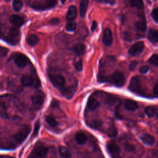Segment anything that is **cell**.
<instances>
[{
    "label": "cell",
    "instance_id": "6da1fadb",
    "mask_svg": "<svg viewBox=\"0 0 158 158\" xmlns=\"http://www.w3.org/2000/svg\"><path fill=\"white\" fill-rule=\"evenodd\" d=\"M105 82H109L116 86L122 87L125 83V78L122 73L115 72L110 75L106 77Z\"/></svg>",
    "mask_w": 158,
    "mask_h": 158
},
{
    "label": "cell",
    "instance_id": "7a4b0ae2",
    "mask_svg": "<svg viewBox=\"0 0 158 158\" xmlns=\"http://www.w3.org/2000/svg\"><path fill=\"white\" fill-rule=\"evenodd\" d=\"M56 4L57 0H41L33 2L31 6L34 9L41 10L52 8Z\"/></svg>",
    "mask_w": 158,
    "mask_h": 158
},
{
    "label": "cell",
    "instance_id": "3957f363",
    "mask_svg": "<svg viewBox=\"0 0 158 158\" xmlns=\"http://www.w3.org/2000/svg\"><path fill=\"white\" fill-rule=\"evenodd\" d=\"M30 131V128L28 125L23 126L20 130L14 136V139L17 144L22 143L27 137Z\"/></svg>",
    "mask_w": 158,
    "mask_h": 158
},
{
    "label": "cell",
    "instance_id": "277c9868",
    "mask_svg": "<svg viewBox=\"0 0 158 158\" xmlns=\"http://www.w3.org/2000/svg\"><path fill=\"white\" fill-rule=\"evenodd\" d=\"M6 41L10 44H16L20 40V31L17 27H12L6 37Z\"/></svg>",
    "mask_w": 158,
    "mask_h": 158
},
{
    "label": "cell",
    "instance_id": "5b68a950",
    "mask_svg": "<svg viewBox=\"0 0 158 158\" xmlns=\"http://www.w3.org/2000/svg\"><path fill=\"white\" fill-rule=\"evenodd\" d=\"M44 101V94L41 91H38L31 97V101L34 107L39 109L41 107Z\"/></svg>",
    "mask_w": 158,
    "mask_h": 158
},
{
    "label": "cell",
    "instance_id": "8992f818",
    "mask_svg": "<svg viewBox=\"0 0 158 158\" xmlns=\"http://www.w3.org/2000/svg\"><path fill=\"white\" fill-rule=\"evenodd\" d=\"M49 78L54 86L59 88L60 89L64 87L65 81V78L62 75L59 74H51L49 75Z\"/></svg>",
    "mask_w": 158,
    "mask_h": 158
},
{
    "label": "cell",
    "instance_id": "52a82bcc",
    "mask_svg": "<svg viewBox=\"0 0 158 158\" xmlns=\"http://www.w3.org/2000/svg\"><path fill=\"white\" fill-rule=\"evenodd\" d=\"M144 48V44L143 41H138L133 44L128 50V53L131 56H136L141 53Z\"/></svg>",
    "mask_w": 158,
    "mask_h": 158
},
{
    "label": "cell",
    "instance_id": "ba28073f",
    "mask_svg": "<svg viewBox=\"0 0 158 158\" xmlns=\"http://www.w3.org/2000/svg\"><path fill=\"white\" fill-rule=\"evenodd\" d=\"M129 89L134 93H139L141 91V81L138 76L132 77L128 86Z\"/></svg>",
    "mask_w": 158,
    "mask_h": 158
},
{
    "label": "cell",
    "instance_id": "9c48e42d",
    "mask_svg": "<svg viewBox=\"0 0 158 158\" xmlns=\"http://www.w3.org/2000/svg\"><path fill=\"white\" fill-rule=\"evenodd\" d=\"M15 64L19 67H24L28 63V58L22 53H17L14 57Z\"/></svg>",
    "mask_w": 158,
    "mask_h": 158
},
{
    "label": "cell",
    "instance_id": "30bf717a",
    "mask_svg": "<svg viewBox=\"0 0 158 158\" xmlns=\"http://www.w3.org/2000/svg\"><path fill=\"white\" fill-rule=\"evenodd\" d=\"M113 42V37L111 30L109 28H106L104 30L102 43L105 46H109L112 44Z\"/></svg>",
    "mask_w": 158,
    "mask_h": 158
},
{
    "label": "cell",
    "instance_id": "8fae6325",
    "mask_svg": "<svg viewBox=\"0 0 158 158\" xmlns=\"http://www.w3.org/2000/svg\"><path fill=\"white\" fill-rule=\"evenodd\" d=\"M48 149L44 146H39L34 150V156L36 158H44L48 154Z\"/></svg>",
    "mask_w": 158,
    "mask_h": 158
},
{
    "label": "cell",
    "instance_id": "7c38bea8",
    "mask_svg": "<svg viewBox=\"0 0 158 158\" xmlns=\"http://www.w3.org/2000/svg\"><path fill=\"white\" fill-rule=\"evenodd\" d=\"M9 22L11 24H12L15 27H19L22 26L24 23L23 19L19 15L16 14H14L10 16Z\"/></svg>",
    "mask_w": 158,
    "mask_h": 158
},
{
    "label": "cell",
    "instance_id": "4fadbf2b",
    "mask_svg": "<svg viewBox=\"0 0 158 158\" xmlns=\"http://www.w3.org/2000/svg\"><path fill=\"white\" fill-rule=\"evenodd\" d=\"M142 142L148 146H152L155 143V138L149 134H143L140 136Z\"/></svg>",
    "mask_w": 158,
    "mask_h": 158
},
{
    "label": "cell",
    "instance_id": "5bb4252c",
    "mask_svg": "<svg viewBox=\"0 0 158 158\" xmlns=\"http://www.w3.org/2000/svg\"><path fill=\"white\" fill-rule=\"evenodd\" d=\"M77 15V7L74 6H71L69 7L67 14V20L69 21L73 20Z\"/></svg>",
    "mask_w": 158,
    "mask_h": 158
},
{
    "label": "cell",
    "instance_id": "9a60e30c",
    "mask_svg": "<svg viewBox=\"0 0 158 158\" xmlns=\"http://www.w3.org/2000/svg\"><path fill=\"white\" fill-rule=\"evenodd\" d=\"M99 106V102L98 100L93 96H90L88 98L87 102V108L89 110H94Z\"/></svg>",
    "mask_w": 158,
    "mask_h": 158
},
{
    "label": "cell",
    "instance_id": "2e32d148",
    "mask_svg": "<svg viewBox=\"0 0 158 158\" xmlns=\"http://www.w3.org/2000/svg\"><path fill=\"white\" fill-rule=\"evenodd\" d=\"M62 94L65 96L67 98H71L73 94L75 93V86H70L68 88H64L63 87L62 88L60 89Z\"/></svg>",
    "mask_w": 158,
    "mask_h": 158
},
{
    "label": "cell",
    "instance_id": "e0dca14e",
    "mask_svg": "<svg viewBox=\"0 0 158 158\" xmlns=\"http://www.w3.org/2000/svg\"><path fill=\"white\" fill-rule=\"evenodd\" d=\"M124 107L128 110H135L138 108L136 102L131 99H126L124 102Z\"/></svg>",
    "mask_w": 158,
    "mask_h": 158
},
{
    "label": "cell",
    "instance_id": "ac0fdd59",
    "mask_svg": "<svg viewBox=\"0 0 158 158\" xmlns=\"http://www.w3.org/2000/svg\"><path fill=\"white\" fill-rule=\"evenodd\" d=\"M59 154L61 158H71L72 155L69 149L63 146H60L58 148Z\"/></svg>",
    "mask_w": 158,
    "mask_h": 158
},
{
    "label": "cell",
    "instance_id": "d6986e66",
    "mask_svg": "<svg viewBox=\"0 0 158 158\" xmlns=\"http://www.w3.org/2000/svg\"><path fill=\"white\" fill-rule=\"evenodd\" d=\"M107 148L108 151L113 154H118L120 152L119 146L114 142H109L107 144Z\"/></svg>",
    "mask_w": 158,
    "mask_h": 158
},
{
    "label": "cell",
    "instance_id": "ffe728a7",
    "mask_svg": "<svg viewBox=\"0 0 158 158\" xmlns=\"http://www.w3.org/2000/svg\"><path fill=\"white\" fill-rule=\"evenodd\" d=\"M148 38L151 43L154 44L157 43L158 41V33L157 30L154 29H150L148 32Z\"/></svg>",
    "mask_w": 158,
    "mask_h": 158
},
{
    "label": "cell",
    "instance_id": "44dd1931",
    "mask_svg": "<svg viewBox=\"0 0 158 158\" xmlns=\"http://www.w3.org/2000/svg\"><path fill=\"white\" fill-rule=\"evenodd\" d=\"M75 140L79 144H83L87 141V136L83 131H78L75 135Z\"/></svg>",
    "mask_w": 158,
    "mask_h": 158
},
{
    "label": "cell",
    "instance_id": "7402d4cb",
    "mask_svg": "<svg viewBox=\"0 0 158 158\" xmlns=\"http://www.w3.org/2000/svg\"><path fill=\"white\" fill-rule=\"evenodd\" d=\"M72 50L77 55H82L85 51V46L82 43H78L72 47Z\"/></svg>",
    "mask_w": 158,
    "mask_h": 158
},
{
    "label": "cell",
    "instance_id": "603a6c76",
    "mask_svg": "<svg viewBox=\"0 0 158 158\" xmlns=\"http://www.w3.org/2000/svg\"><path fill=\"white\" fill-rule=\"evenodd\" d=\"M88 4L89 0H81L80 4V14L81 17H85Z\"/></svg>",
    "mask_w": 158,
    "mask_h": 158
},
{
    "label": "cell",
    "instance_id": "cb8c5ba5",
    "mask_svg": "<svg viewBox=\"0 0 158 158\" xmlns=\"http://www.w3.org/2000/svg\"><path fill=\"white\" fill-rule=\"evenodd\" d=\"M21 83L25 86H31L34 85L33 79L28 75H23L21 78Z\"/></svg>",
    "mask_w": 158,
    "mask_h": 158
},
{
    "label": "cell",
    "instance_id": "d4e9b609",
    "mask_svg": "<svg viewBox=\"0 0 158 158\" xmlns=\"http://www.w3.org/2000/svg\"><path fill=\"white\" fill-rule=\"evenodd\" d=\"M27 43L31 46L36 45L39 42V38L35 34H31L27 38Z\"/></svg>",
    "mask_w": 158,
    "mask_h": 158
},
{
    "label": "cell",
    "instance_id": "484cf974",
    "mask_svg": "<svg viewBox=\"0 0 158 158\" xmlns=\"http://www.w3.org/2000/svg\"><path fill=\"white\" fill-rule=\"evenodd\" d=\"M146 114L149 117H152L154 116L157 113V107L154 106H149L146 107L145 109Z\"/></svg>",
    "mask_w": 158,
    "mask_h": 158
},
{
    "label": "cell",
    "instance_id": "4316f807",
    "mask_svg": "<svg viewBox=\"0 0 158 158\" xmlns=\"http://www.w3.org/2000/svg\"><path fill=\"white\" fill-rule=\"evenodd\" d=\"M46 121L48 123V124L52 127H55L58 125L57 122L56 121V118H54V117H53L52 115H48L46 117Z\"/></svg>",
    "mask_w": 158,
    "mask_h": 158
},
{
    "label": "cell",
    "instance_id": "83f0119b",
    "mask_svg": "<svg viewBox=\"0 0 158 158\" xmlns=\"http://www.w3.org/2000/svg\"><path fill=\"white\" fill-rule=\"evenodd\" d=\"M12 7L14 10L20 11L23 7V3L21 0H13Z\"/></svg>",
    "mask_w": 158,
    "mask_h": 158
},
{
    "label": "cell",
    "instance_id": "f1b7e54d",
    "mask_svg": "<svg viewBox=\"0 0 158 158\" xmlns=\"http://www.w3.org/2000/svg\"><path fill=\"white\" fill-rule=\"evenodd\" d=\"M130 4L131 7L141 9L143 7V2L142 0H130Z\"/></svg>",
    "mask_w": 158,
    "mask_h": 158
},
{
    "label": "cell",
    "instance_id": "f546056e",
    "mask_svg": "<svg viewBox=\"0 0 158 158\" xmlns=\"http://www.w3.org/2000/svg\"><path fill=\"white\" fill-rule=\"evenodd\" d=\"M135 27L136 28L137 30H138L139 31H144L146 30V23L143 20H140V21H138L136 22L135 23Z\"/></svg>",
    "mask_w": 158,
    "mask_h": 158
},
{
    "label": "cell",
    "instance_id": "4dcf8cb0",
    "mask_svg": "<svg viewBox=\"0 0 158 158\" xmlns=\"http://www.w3.org/2000/svg\"><path fill=\"white\" fill-rule=\"evenodd\" d=\"M116 100H117V98H116L114 96L110 95V94H108V95L106 97L104 101H105V102H106V104H107L112 105V104H114Z\"/></svg>",
    "mask_w": 158,
    "mask_h": 158
},
{
    "label": "cell",
    "instance_id": "1f68e13d",
    "mask_svg": "<svg viewBox=\"0 0 158 158\" xmlns=\"http://www.w3.org/2000/svg\"><path fill=\"white\" fill-rule=\"evenodd\" d=\"M77 27V24L74 22H69L65 25V29L68 31H73L75 30Z\"/></svg>",
    "mask_w": 158,
    "mask_h": 158
},
{
    "label": "cell",
    "instance_id": "d6a6232c",
    "mask_svg": "<svg viewBox=\"0 0 158 158\" xmlns=\"http://www.w3.org/2000/svg\"><path fill=\"white\" fill-rule=\"evenodd\" d=\"M148 62L156 66L158 65V56L156 54H153L148 60Z\"/></svg>",
    "mask_w": 158,
    "mask_h": 158
},
{
    "label": "cell",
    "instance_id": "836d02e7",
    "mask_svg": "<svg viewBox=\"0 0 158 158\" xmlns=\"http://www.w3.org/2000/svg\"><path fill=\"white\" fill-rule=\"evenodd\" d=\"M151 16L156 23L158 22V9L155 8L151 12Z\"/></svg>",
    "mask_w": 158,
    "mask_h": 158
},
{
    "label": "cell",
    "instance_id": "e575fe53",
    "mask_svg": "<svg viewBox=\"0 0 158 158\" xmlns=\"http://www.w3.org/2000/svg\"><path fill=\"white\" fill-rule=\"evenodd\" d=\"M90 125L93 128H98L101 126V122L98 120H94L90 123Z\"/></svg>",
    "mask_w": 158,
    "mask_h": 158
},
{
    "label": "cell",
    "instance_id": "d590c367",
    "mask_svg": "<svg viewBox=\"0 0 158 158\" xmlns=\"http://www.w3.org/2000/svg\"><path fill=\"white\" fill-rule=\"evenodd\" d=\"M74 67L79 72L81 71L82 70V68H83V64H82V62L81 60H78L76 62L74 63Z\"/></svg>",
    "mask_w": 158,
    "mask_h": 158
},
{
    "label": "cell",
    "instance_id": "8d00e7d4",
    "mask_svg": "<svg viewBox=\"0 0 158 158\" xmlns=\"http://www.w3.org/2000/svg\"><path fill=\"white\" fill-rule=\"evenodd\" d=\"M108 135L110 136H115L116 135H117V130L115 128H114V127H111L109 131H108Z\"/></svg>",
    "mask_w": 158,
    "mask_h": 158
},
{
    "label": "cell",
    "instance_id": "74e56055",
    "mask_svg": "<svg viewBox=\"0 0 158 158\" xmlns=\"http://www.w3.org/2000/svg\"><path fill=\"white\" fill-rule=\"evenodd\" d=\"M7 51H8L7 49H6V48L0 46V57L6 56V54L7 53Z\"/></svg>",
    "mask_w": 158,
    "mask_h": 158
},
{
    "label": "cell",
    "instance_id": "f35d334b",
    "mask_svg": "<svg viewBox=\"0 0 158 158\" xmlns=\"http://www.w3.org/2000/svg\"><path fill=\"white\" fill-rule=\"evenodd\" d=\"M137 65H138V62H137V61H136V60L132 61V62L130 64V65H129V69H130V70H131V71L134 70L136 69Z\"/></svg>",
    "mask_w": 158,
    "mask_h": 158
},
{
    "label": "cell",
    "instance_id": "ab89813d",
    "mask_svg": "<svg viewBox=\"0 0 158 158\" xmlns=\"http://www.w3.org/2000/svg\"><path fill=\"white\" fill-rule=\"evenodd\" d=\"M149 70V67L148 65H144L140 68L139 72H140V73L144 74V73H146Z\"/></svg>",
    "mask_w": 158,
    "mask_h": 158
},
{
    "label": "cell",
    "instance_id": "60d3db41",
    "mask_svg": "<svg viewBox=\"0 0 158 158\" xmlns=\"http://www.w3.org/2000/svg\"><path fill=\"white\" fill-rule=\"evenodd\" d=\"M125 148V149L129 152H132L135 150V147L131 144H128V143L126 144Z\"/></svg>",
    "mask_w": 158,
    "mask_h": 158
},
{
    "label": "cell",
    "instance_id": "b9f144b4",
    "mask_svg": "<svg viewBox=\"0 0 158 158\" xmlns=\"http://www.w3.org/2000/svg\"><path fill=\"white\" fill-rule=\"evenodd\" d=\"M49 22L50 24H51L52 25H57L58 23H59L60 20L58 18H53V19H51Z\"/></svg>",
    "mask_w": 158,
    "mask_h": 158
},
{
    "label": "cell",
    "instance_id": "7bdbcfd3",
    "mask_svg": "<svg viewBox=\"0 0 158 158\" xmlns=\"http://www.w3.org/2000/svg\"><path fill=\"white\" fill-rule=\"evenodd\" d=\"M40 127V124L39 122H37L36 123L35 126V130H34V132H33V135L36 136V135L38 134V131H39Z\"/></svg>",
    "mask_w": 158,
    "mask_h": 158
},
{
    "label": "cell",
    "instance_id": "ee69618b",
    "mask_svg": "<svg viewBox=\"0 0 158 158\" xmlns=\"http://www.w3.org/2000/svg\"><path fill=\"white\" fill-rule=\"evenodd\" d=\"M0 117L4 119H8L9 118V115L7 112L3 110L0 111Z\"/></svg>",
    "mask_w": 158,
    "mask_h": 158
},
{
    "label": "cell",
    "instance_id": "f6af8a7d",
    "mask_svg": "<svg viewBox=\"0 0 158 158\" xmlns=\"http://www.w3.org/2000/svg\"><path fill=\"white\" fill-rule=\"evenodd\" d=\"M153 93L154 94V95L156 96L157 95V93H158V86H157V84L156 83L154 88H153Z\"/></svg>",
    "mask_w": 158,
    "mask_h": 158
},
{
    "label": "cell",
    "instance_id": "bcb514c9",
    "mask_svg": "<svg viewBox=\"0 0 158 158\" xmlns=\"http://www.w3.org/2000/svg\"><path fill=\"white\" fill-rule=\"evenodd\" d=\"M97 25H98L97 22L96 21H93V23H92V25H91V31H94L96 30V28L97 27Z\"/></svg>",
    "mask_w": 158,
    "mask_h": 158
},
{
    "label": "cell",
    "instance_id": "7dc6e473",
    "mask_svg": "<svg viewBox=\"0 0 158 158\" xmlns=\"http://www.w3.org/2000/svg\"><path fill=\"white\" fill-rule=\"evenodd\" d=\"M97 2H104V3H107L109 2V0H94Z\"/></svg>",
    "mask_w": 158,
    "mask_h": 158
},
{
    "label": "cell",
    "instance_id": "c3c4849f",
    "mask_svg": "<svg viewBox=\"0 0 158 158\" xmlns=\"http://www.w3.org/2000/svg\"><path fill=\"white\" fill-rule=\"evenodd\" d=\"M109 2L111 4H114L115 3V0H109Z\"/></svg>",
    "mask_w": 158,
    "mask_h": 158
},
{
    "label": "cell",
    "instance_id": "681fc988",
    "mask_svg": "<svg viewBox=\"0 0 158 158\" xmlns=\"http://www.w3.org/2000/svg\"><path fill=\"white\" fill-rule=\"evenodd\" d=\"M65 1H66V0H60V1H61V2H62V4H64V3H65Z\"/></svg>",
    "mask_w": 158,
    "mask_h": 158
},
{
    "label": "cell",
    "instance_id": "f907efd6",
    "mask_svg": "<svg viewBox=\"0 0 158 158\" xmlns=\"http://www.w3.org/2000/svg\"><path fill=\"white\" fill-rule=\"evenodd\" d=\"M1 36V29H0V37Z\"/></svg>",
    "mask_w": 158,
    "mask_h": 158
},
{
    "label": "cell",
    "instance_id": "816d5d0a",
    "mask_svg": "<svg viewBox=\"0 0 158 158\" xmlns=\"http://www.w3.org/2000/svg\"><path fill=\"white\" fill-rule=\"evenodd\" d=\"M5 1H9L10 0H5Z\"/></svg>",
    "mask_w": 158,
    "mask_h": 158
}]
</instances>
